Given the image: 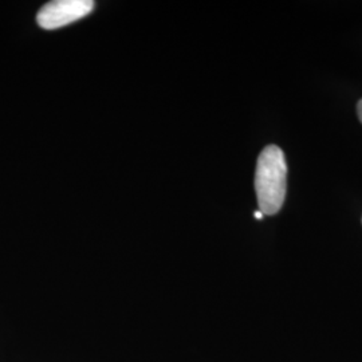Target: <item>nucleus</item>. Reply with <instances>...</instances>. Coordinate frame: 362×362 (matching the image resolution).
I'll return each instance as SVG.
<instances>
[{"label": "nucleus", "instance_id": "7ed1b4c3", "mask_svg": "<svg viewBox=\"0 0 362 362\" xmlns=\"http://www.w3.org/2000/svg\"><path fill=\"white\" fill-rule=\"evenodd\" d=\"M357 113H358V118H360V121H361L362 124V100L357 105Z\"/></svg>", "mask_w": 362, "mask_h": 362}, {"label": "nucleus", "instance_id": "20e7f679", "mask_svg": "<svg viewBox=\"0 0 362 362\" xmlns=\"http://www.w3.org/2000/svg\"><path fill=\"white\" fill-rule=\"evenodd\" d=\"M254 216H255V218H257V219L258 220H262L263 219V216H264V215H263V214H262V212H260V211H255V214H254Z\"/></svg>", "mask_w": 362, "mask_h": 362}, {"label": "nucleus", "instance_id": "f03ea898", "mask_svg": "<svg viewBox=\"0 0 362 362\" xmlns=\"http://www.w3.org/2000/svg\"><path fill=\"white\" fill-rule=\"evenodd\" d=\"M93 8L94 1L91 0H55L40 8L37 22L45 30H55L85 18Z\"/></svg>", "mask_w": 362, "mask_h": 362}, {"label": "nucleus", "instance_id": "f257e3e1", "mask_svg": "<svg viewBox=\"0 0 362 362\" xmlns=\"http://www.w3.org/2000/svg\"><path fill=\"white\" fill-rule=\"evenodd\" d=\"M287 164L284 151L276 145H267L258 157L255 170V192L259 211L275 215L285 203Z\"/></svg>", "mask_w": 362, "mask_h": 362}]
</instances>
